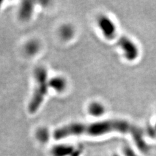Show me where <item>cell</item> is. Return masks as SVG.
I'll list each match as a JSON object with an SVG mask.
<instances>
[{
  "instance_id": "cell-4",
  "label": "cell",
  "mask_w": 156,
  "mask_h": 156,
  "mask_svg": "<svg viewBox=\"0 0 156 156\" xmlns=\"http://www.w3.org/2000/svg\"><path fill=\"white\" fill-rule=\"evenodd\" d=\"M74 148L70 146H57L53 148L52 150V154L53 156H68L72 155L74 152Z\"/></svg>"
},
{
  "instance_id": "cell-10",
  "label": "cell",
  "mask_w": 156,
  "mask_h": 156,
  "mask_svg": "<svg viewBox=\"0 0 156 156\" xmlns=\"http://www.w3.org/2000/svg\"><path fill=\"white\" fill-rule=\"evenodd\" d=\"M113 156H119V155H118L117 154H115V155H113Z\"/></svg>"
},
{
  "instance_id": "cell-8",
  "label": "cell",
  "mask_w": 156,
  "mask_h": 156,
  "mask_svg": "<svg viewBox=\"0 0 156 156\" xmlns=\"http://www.w3.org/2000/svg\"><path fill=\"white\" fill-rule=\"evenodd\" d=\"M38 138L41 141H46L48 138V131L44 129H41L38 131L37 132Z\"/></svg>"
},
{
  "instance_id": "cell-9",
  "label": "cell",
  "mask_w": 156,
  "mask_h": 156,
  "mask_svg": "<svg viewBox=\"0 0 156 156\" xmlns=\"http://www.w3.org/2000/svg\"><path fill=\"white\" fill-rule=\"evenodd\" d=\"M123 152L125 156H137L136 154L134 152V151L128 146H126L124 148Z\"/></svg>"
},
{
  "instance_id": "cell-5",
  "label": "cell",
  "mask_w": 156,
  "mask_h": 156,
  "mask_svg": "<svg viewBox=\"0 0 156 156\" xmlns=\"http://www.w3.org/2000/svg\"><path fill=\"white\" fill-rule=\"evenodd\" d=\"M65 85L66 83L61 77L53 78L52 80L49 81V86L57 91H62L65 89Z\"/></svg>"
},
{
  "instance_id": "cell-7",
  "label": "cell",
  "mask_w": 156,
  "mask_h": 156,
  "mask_svg": "<svg viewBox=\"0 0 156 156\" xmlns=\"http://www.w3.org/2000/svg\"><path fill=\"white\" fill-rule=\"evenodd\" d=\"M89 112L92 115L100 116L104 112V108L98 104H92L89 107Z\"/></svg>"
},
{
  "instance_id": "cell-3",
  "label": "cell",
  "mask_w": 156,
  "mask_h": 156,
  "mask_svg": "<svg viewBox=\"0 0 156 156\" xmlns=\"http://www.w3.org/2000/svg\"><path fill=\"white\" fill-rule=\"evenodd\" d=\"M33 12V5L31 2H23L20 7L18 16L22 20L27 21L32 16Z\"/></svg>"
},
{
  "instance_id": "cell-1",
  "label": "cell",
  "mask_w": 156,
  "mask_h": 156,
  "mask_svg": "<svg viewBox=\"0 0 156 156\" xmlns=\"http://www.w3.org/2000/svg\"><path fill=\"white\" fill-rule=\"evenodd\" d=\"M111 132L131 133L137 148L146 153L148 148L143 137V132L137 127L122 120H112L90 124H70L55 131L53 136L55 139H64L73 135H88L98 136Z\"/></svg>"
},
{
  "instance_id": "cell-2",
  "label": "cell",
  "mask_w": 156,
  "mask_h": 156,
  "mask_svg": "<svg viewBox=\"0 0 156 156\" xmlns=\"http://www.w3.org/2000/svg\"><path fill=\"white\" fill-rule=\"evenodd\" d=\"M35 78L36 87L28 105V110L30 113H36L40 108L47 94L49 86L48 74L44 68L38 67L36 68Z\"/></svg>"
},
{
  "instance_id": "cell-6",
  "label": "cell",
  "mask_w": 156,
  "mask_h": 156,
  "mask_svg": "<svg viewBox=\"0 0 156 156\" xmlns=\"http://www.w3.org/2000/svg\"><path fill=\"white\" fill-rule=\"evenodd\" d=\"M39 46L36 41H30L25 46V51L29 55H33L38 51Z\"/></svg>"
}]
</instances>
